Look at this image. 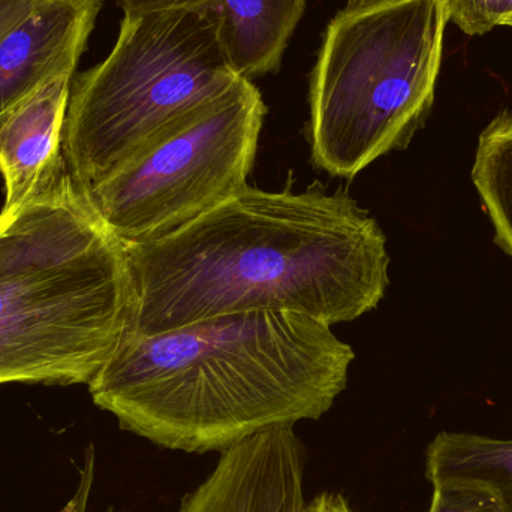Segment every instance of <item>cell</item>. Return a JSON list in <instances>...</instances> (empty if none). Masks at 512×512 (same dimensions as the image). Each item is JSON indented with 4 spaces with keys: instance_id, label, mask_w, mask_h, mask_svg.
I'll use <instances>...</instances> for the list:
<instances>
[{
    "instance_id": "obj_13",
    "label": "cell",
    "mask_w": 512,
    "mask_h": 512,
    "mask_svg": "<svg viewBox=\"0 0 512 512\" xmlns=\"http://www.w3.org/2000/svg\"><path fill=\"white\" fill-rule=\"evenodd\" d=\"M448 21L469 36L486 35L512 15V0H445Z\"/></svg>"
},
{
    "instance_id": "obj_3",
    "label": "cell",
    "mask_w": 512,
    "mask_h": 512,
    "mask_svg": "<svg viewBox=\"0 0 512 512\" xmlns=\"http://www.w3.org/2000/svg\"><path fill=\"white\" fill-rule=\"evenodd\" d=\"M132 316L125 245L69 171L0 213V385H89Z\"/></svg>"
},
{
    "instance_id": "obj_5",
    "label": "cell",
    "mask_w": 512,
    "mask_h": 512,
    "mask_svg": "<svg viewBox=\"0 0 512 512\" xmlns=\"http://www.w3.org/2000/svg\"><path fill=\"white\" fill-rule=\"evenodd\" d=\"M123 11L107 59L72 81L63 155L83 189L108 176L168 123L242 78L213 9Z\"/></svg>"
},
{
    "instance_id": "obj_14",
    "label": "cell",
    "mask_w": 512,
    "mask_h": 512,
    "mask_svg": "<svg viewBox=\"0 0 512 512\" xmlns=\"http://www.w3.org/2000/svg\"><path fill=\"white\" fill-rule=\"evenodd\" d=\"M427 512H504L495 496L471 484H433L432 504Z\"/></svg>"
},
{
    "instance_id": "obj_1",
    "label": "cell",
    "mask_w": 512,
    "mask_h": 512,
    "mask_svg": "<svg viewBox=\"0 0 512 512\" xmlns=\"http://www.w3.org/2000/svg\"><path fill=\"white\" fill-rule=\"evenodd\" d=\"M248 185L182 230L123 243L134 286L129 331L144 336L203 319L285 310L325 324L378 307L390 286L387 237L348 191Z\"/></svg>"
},
{
    "instance_id": "obj_18",
    "label": "cell",
    "mask_w": 512,
    "mask_h": 512,
    "mask_svg": "<svg viewBox=\"0 0 512 512\" xmlns=\"http://www.w3.org/2000/svg\"><path fill=\"white\" fill-rule=\"evenodd\" d=\"M502 26L512 27V15H511V17H508L507 20L504 21V24H502Z\"/></svg>"
},
{
    "instance_id": "obj_7",
    "label": "cell",
    "mask_w": 512,
    "mask_h": 512,
    "mask_svg": "<svg viewBox=\"0 0 512 512\" xmlns=\"http://www.w3.org/2000/svg\"><path fill=\"white\" fill-rule=\"evenodd\" d=\"M304 450L294 427L258 433L221 453L177 512H303Z\"/></svg>"
},
{
    "instance_id": "obj_11",
    "label": "cell",
    "mask_w": 512,
    "mask_h": 512,
    "mask_svg": "<svg viewBox=\"0 0 512 512\" xmlns=\"http://www.w3.org/2000/svg\"><path fill=\"white\" fill-rule=\"evenodd\" d=\"M430 483L471 484L495 496L512 512V439L474 433L441 432L426 451Z\"/></svg>"
},
{
    "instance_id": "obj_8",
    "label": "cell",
    "mask_w": 512,
    "mask_h": 512,
    "mask_svg": "<svg viewBox=\"0 0 512 512\" xmlns=\"http://www.w3.org/2000/svg\"><path fill=\"white\" fill-rule=\"evenodd\" d=\"M102 0H45L0 42V120L53 78L74 74Z\"/></svg>"
},
{
    "instance_id": "obj_12",
    "label": "cell",
    "mask_w": 512,
    "mask_h": 512,
    "mask_svg": "<svg viewBox=\"0 0 512 512\" xmlns=\"http://www.w3.org/2000/svg\"><path fill=\"white\" fill-rule=\"evenodd\" d=\"M471 176L496 245L512 258V108L481 132Z\"/></svg>"
},
{
    "instance_id": "obj_10",
    "label": "cell",
    "mask_w": 512,
    "mask_h": 512,
    "mask_svg": "<svg viewBox=\"0 0 512 512\" xmlns=\"http://www.w3.org/2000/svg\"><path fill=\"white\" fill-rule=\"evenodd\" d=\"M307 0H120L123 9L207 6L219 18L228 57L242 77L254 80L279 68L283 51Z\"/></svg>"
},
{
    "instance_id": "obj_2",
    "label": "cell",
    "mask_w": 512,
    "mask_h": 512,
    "mask_svg": "<svg viewBox=\"0 0 512 512\" xmlns=\"http://www.w3.org/2000/svg\"><path fill=\"white\" fill-rule=\"evenodd\" d=\"M351 345L300 313L259 310L144 336L128 331L89 384L126 432L185 453H224L319 420L348 384Z\"/></svg>"
},
{
    "instance_id": "obj_16",
    "label": "cell",
    "mask_w": 512,
    "mask_h": 512,
    "mask_svg": "<svg viewBox=\"0 0 512 512\" xmlns=\"http://www.w3.org/2000/svg\"><path fill=\"white\" fill-rule=\"evenodd\" d=\"M45 0H0V42Z\"/></svg>"
},
{
    "instance_id": "obj_9",
    "label": "cell",
    "mask_w": 512,
    "mask_h": 512,
    "mask_svg": "<svg viewBox=\"0 0 512 512\" xmlns=\"http://www.w3.org/2000/svg\"><path fill=\"white\" fill-rule=\"evenodd\" d=\"M74 74L48 81L0 120V174L12 212L42 194L68 171L63 132Z\"/></svg>"
},
{
    "instance_id": "obj_4",
    "label": "cell",
    "mask_w": 512,
    "mask_h": 512,
    "mask_svg": "<svg viewBox=\"0 0 512 512\" xmlns=\"http://www.w3.org/2000/svg\"><path fill=\"white\" fill-rule=\"evenodd\" d=\"M445 0L349 3L328 24L310 77V159L354 179L403 150L435 104Z\"/></svg>"
},
{
    "instance_id": "obj_17",
    "label": "cell",
    "mask_w": 512,
    "mask_h": 512,
    "mask_svg": "<svg viewBox=\"0 0 512 512\" xmlns=\"http://www.w3.org/2000/svg\"><path fill=\"white\" fill-rule=\"evenodd\" d=\"M303 512H354L346 499L339 493H322L306 504Z\"/></svg>"
},
{
    "instance_id": "obj_15",
    "label": "cell",
    "mask_w": 512,
    "mask_h": 512,
    "mask_svg": "<svg viewBox=\"0 0 512 512\" xmlns=\"http://www.w3.org/2000/svg\"><path fill=\"white\" fill-rule=\"evenodd\" d=\"M95 447L89 445L84 454L83 466L80 468V480L74 496L66 502L65 507L57 512H89L90 495L95 483Z\"/></svg>"
},
{
    "instance_id": "obj_19",
    "label": "cell",
    "mask_w": 512,
    "mask_h": 512,
    "mask_svg": "<svg viewBox=\"0 0 512 512\" xmlns=\"http://www.w3.org/2000/svg\"><path fill=\"white\" fill-rule=\"evenodd\" d=\"M366 2H375V0H349V3H366Z\"/></svg>"
},
{
    "instance_id": "obj_6",
    "label": "cell",
    "mask_w": 512,
    "mask_h": 512,
    "mask_svg": "<svg viewBox=\"0 0 512 512\" xmlns=\"http://www.w3.org/2000/svg\"><path fill=\"white\" fill-rule=\"evenodd\" d=\"M265 113L258 87L239 78L86 189L93 207L123 243L182 230L249 185Z\"/></svg>"
}]
</instances>
